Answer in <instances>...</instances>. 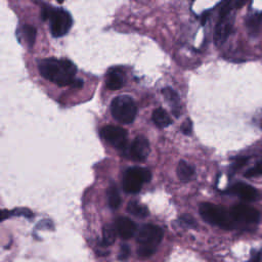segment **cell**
I'll return each mask as SVG.
<instances>
[{"label": "cell", "instance_id": "cell-1", "mask_svg": "<svg viewBox=\"0 0 262 262\" xmlns=\"http://www.w3.org/2000/svg\"><path fill=\"white\" fill-rule=\"evenodd\" d=\"M38 69L43 78L58 86H71L73 88L83 86V81L76 78V66L69 60H42L38 62Z\"/></svg>", "mask_w": 262, "mask_h": 262}, {"label": "cell", "instance_id": "cell-2", "mask_svg": "<svg viewBox=\"0 0 262 262\" xmlns=\"http://www.w3.org/2000/svg\"><path fill=\"white\" fill-rule=\"evenodd\" d=\"M163 230L157 226L146 224L140 228L138 234L140 244L138 254L140 258H148L154 254L163 238Z\"/></svg>", "mask_w": 262, "mask_h": 262}, {"label": "cell", "instance_id": "cell-3", "mask_svg": "<svg viewBox=\"0 0 262 262\" xmlns=\"http://www.w3.org/2000/svg\"><path fill=\"white\" fill-rule=\"evenodd\" d=\"M42 18L50 22V30L54 37L67 35L73 24L71 14L62 8L46 6L42 10Z\"/></svg>", "mask_w": 262, "mask_h": 262}, {"label": "cell", "instance_id": "cell-4", "mask_svg": "<svg viewBox=\"0 0 262 262\" xmlns=\"http://www.w3.org/2000/svg\"><path fill=\"white\" fill-rule=\"evenodd\" d=\"M200 214L204 220L213 226H217L224 230H232L234 222L224 208L213 205L211 203H203L200 205Z\"/></svg>", "mask_w": 262, "mask_h": 262}, {"label": "cell", "instance_id": "cell-5", "mask_svg": "<svg viewBox=\"0 0 262 262\" xmlns=\"http://www.w3.org/2000/svg\"><path fill=\"white\" fill-rule=\"evenodd\" d=\"M111 112L115 120L122 124H131L136 116V106L134 100L128 96H120L113 100Z\"/></svg>", "mask_w": 262, "mask_h": 262}, {"label": "cell", "instance_id": "cell-6", "mask_svg": "<svg viewBox=\"0 0 262 262\" xmlns=\"http://www.w3.org/2000/svg\"><path fill=\"white\" fill-rule=\"evenodd\" d=\"M152 174L146 168H129L123 176V188L128 194H136L140 190L142 184L148 182Z\"/></svg>", "mask_w": 262, "mask_h": 262}, {"label": "cell", "instance_id": "cell-7", "mask_svg": "<svg viewBox=\"0 0 262 262\" xmlns=\"http://www.w3.org/2000/svg\"><path fill=\"white\" fill-rule=\"evenodd\" d=\"M232 2L226 4L220 12V20L215 27L214 31V41L216 46H222L226 41L232 30V18L230 16Z\"/></svg>", "mask_w": 262, "mask_h": 262}, {"label": "cell", "instance_id": "cell-8", "mask_svg": "<svg viewBox=\"0 0 262 262\" xmlns=\"http://www.w3.org/2000/svg\"><path fill=\"white\" fill-rule=\"evenodd\" d=\"M100 134L106 142L112 144L116 148L124 150L126 148L127 132L125 129L114 125H108L102 129Z\"/></svg>", "mask_w": 262, "mask_h": 262}, {"label": "cell", "instance_id": "cell-9", "mask_svg": "<svg viewBox=\"0 0 262 262\" xmlns=\"http://www.w3.org/2000/svg\"><path fill=\"white\" fill-rule=\"evenodd\" d=\"M230 214L234 222L244 224H257L260 220V213L255 208L245 204H238L232 207Z\"/></svg>", "mask_w": 262, "mask_h": 262}, {"label": "cell", "instance_id": "cell-10", "mask_svg": "<svg viewBox=\"0 0 262 262\" xmlns=\"http://www.w3.org/2000/svg\"><path fill=\"white\" fill-rule=\"evenodd\" d=\"M150 144L144 136H138L130 148V156L134 161L142 162L150 154Z\"/></svg>", "mask_w": 262, "mask_h": 262}, {"label": "cell", "instance_id": "cell-11", "mask_svg": "<svg viewBox=\"0 0 262 262\" xmlns=\"http://www.w3.org/2000/svg\"><path fill=\"white\" fill-rule=\"evenodd\" d=\"M230 194L238 196L240 198L247 202H254L258 199V192L251 186L243 182H238L230 188Z\"/></svg>", "mask_w": 262, "mask_h": 262}, {"label": "cell", "instance_id": "cell-12", "mask_svg": "<svg viewBox=\"0 0 262 262\" xmlns=\"http://www.w3.org/2000/svg\"><path fill=\"white\" fill-rule=\"evenodd\" d=\"M115 230L123 240H129L132 238L136 230V224L127 217H119L115 222Z\"/></svg>", "mask_w": 262, "mask_h": 262}, {"label": "cell", "instance_id": "cell-13", "mask_svg": "<svg viewBox=\"0 0 262 262\" xmlns=\"http://www.w3.org/2000/svg\"><path fill=\"white\" fill-rule=\"evenodd\" d=\"M162 94L166 98V100L170 104L173 115L176 117H180L182 108H180V100L178 94L174 90L170 88V87H166V88H164L162 90Z\"/></svg>", "mask_w": 262, "mask_h": 262}, {"label": "cell", "instance_id": "cell-14", "mask_svg": "<svg viewBox=\"0 0 262 262\" xmlns=\"http://www.w3.org/2000/svg\"><path fill=\"white\" fill-rule=\"evenodd\" d=\"M124 85V75L119 69H112L106 75V87L110 90H118Z\"/></svg>", "mask_w": 262, "mask_h": 262}, {"label": "cell", "instance_id": "cell-15", "mask_svg": "<svg viewBox=\"0 0 262 262\" xmlns=\"http://www.w3.org/2000/svg\"><path fill=\"white\" fill-rule=\"evenodd\" d=\"M178 176L184 182H188L194 176V168L186 161H180L178 165Z\"/></svg>", "mask_w": 262, "mask_h": 262}, {"label": "cell", "instance_id": "cell-16", "mask_svg": "<svg viewBox=\"0 0 262 262\" xmlns=\"http://www.w3.org/2000/svg\"><path fill=\"white\" fill-rule=\"evenodd\" d=\"M152 121H154V123L160 128L168 127L172 123L170 116L162 108H156L154 113H152Z\"/></svg>", "mask_w": 262, "mask_h": 262}, {"label": "cell", "instance_id": "cell-17", "mask_svg": "<svg viewBox=\"0 0 262 262\" xmlns=\"http://www.w3.org/2000/svg\"><path fill=\"white\" fill-rule=\"evenodd\" d=\"M108 203L113 210H116L121 205V196L116 184H111L108 190Z\"/></svg>", "mask_w": 262, "mask_h": 262}, {"label": "cell", "instance_id": "cell-18", "mask_svg": "<svg viewBox=\"0 0 262 262\" xmlns=\"http://www.w3.org/2000/svg\"><path fill=\"white\" fill-rule=\"evenodd\" d=\"M127 211L134 216H136V217H140V218H144L148 215V209L140 204L138 202H130L127 206Z\"/></svg>", "mask_w": 262, "mask_h": 262}, {"label": "cell", "instance_id": "cell-19", "mask_svg": "<svg viewBox=\"0 0 262 262\" xmlns=\"http://www.w3.org/2000/svg\"><path fill=\"white\" fill-rule=\"evenodd\" d=\"M116 230L114 226L106 224L102 228V244L104 246H110L114 244L115 240H116Z\"/></svg>", "mask_w": 262, "mask_h": 262}, {"label": "cell", "instance_id": "cell-20", "mask_svg": "<svg viewBox=\"0 0 262 262\" xmlns=\"http://www.w3.org/2000/svg\"><path fill=\"white\" fill-rule=\"evenodd\" d=\"M262 176V163H258L256 164L254 167H252L251 169H249L246 173H245V176L247 178H257Z\"/></svg>", "mask_w": 262, "mask_h": 262}, {"label": "cell", "instance_id": "cell-21", "mask_svg": "<svg viewBox=\"0 0 262 262\" xmlns=\"http://www.w3.org/2000/svg\"><path fill=\"white\" fill-rule=\"evenodd\" d=\"M24 35L26 36V38H27V40H28L30 44H32V43H34L35 36H36L35 28L30 27V26H25L24 27Z\"/></svg>", "mask_w": 262, "mask_h": 262}, {"label": "cell", "instance_id": "cell-22", "mask_svg": "<svg viewBox=\"0 0 262 262\" xmlns=\"http://www.w3.org/2000/svg\"><path fill=\"white\" fill-rule=\"evenodd\" d=\"M260 18H261V16H258V14L252 16L249 18V20H248V26L250 27L251 30L256 31V30L258 29V26H259V24H260Z\"/></svg>", "mask_w": 262, "mask_h": 262}, {"label": "cell", "instance_id": "cell-23", "mask_svg": "<svg viewBox=\"0 0 262 262\" xmlns=\"http://www.w3.org/2000/svg\"><path fill=\"white\" fill-rule=\"evenodd\" d=\"M182 131L186 136H190L192 131V123L190 119H188L182 126Z\"/></svg>", "mask_w": 262, "mask_h": 262}, {"label": "cell", "instance_id": "cell-24", "mask_svg": "<svg viewBox=\"0 0 262 262\" xmlns=\"http://www.w3.org/2000/svg\"><path fill=\"white\" fill-rule=\"evenodd\" d=\"M129 255H130V249H129V247H128L127 245H123V246L121 247L120 254H119L118 258H119L120 260H125V259H127V258L129 257Z\"/></svg>", "mask_w": 262, "mask_h": 262}, {"label": "cell", "instance_id": "cell-25", "mask_svg": "<svg viewBox=\"0 0 262 262\" xmlns=\"http://www.w3.org/2000/svg\"><path fill=\"white\" fill-rule=\"evenodd\" d=\"M180 222L186 224V226H196V222L194 220H192V218L190 216H188V215H184V216H182L180 217Z\"/></svg>", "mask_w": 262, "mask_h": 262}, {"label": "cell", "instance_id": "cell-26", "mask_svg": "<svg viewBox=\"0 0 262 262\" xmlns=\"http://www.w3.org/2000/svg\"><path fill=\"white\" fill-rule=\"evenodd\" d=\"M14 215V211H8V210H0V222L8 220L10 216Z\"/></svg>", "mask_w": 262, "mask_h": 262}]
</instances>
